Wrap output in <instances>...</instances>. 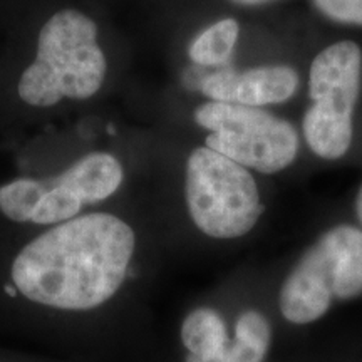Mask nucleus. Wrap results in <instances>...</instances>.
Here are the masks:
<instances>
[{
  "label": "nucleus",
  "instance_id": "1",
  "mask_svg": "<svg viewBox=\"0 0 362 362\" xmlns=\"http://www.w3.org/2000/svg\"><path fill=\"white\" fill-rule=\"evenodd\" d=\"M134 247L133 228L117 216H76L22 248L12 264V282L35 304L96 309L123 285Z\"/></svg>",
  "mask_w": 362,
  "mask_h": 362
},
{
  "label": "nucleus",
  "instance_id": "2",
  "mask_svg": "<svg viewBox=\"0 0 362 362\" xmlns=\"http://www.w3.org/2000/svg\"><path fill=\"white\" fill-rule=\"evenodd\" d=\"M106 71L94 21L64 8L40 29L37 56L22 74L17 90L22 101L35 107L54 106L62 98L88 99L101 89Z\"/></svg>",
  "mask_w": 362,
  "mask_h": 362
},
{
  "label": "nucleus",
  "instance_id": "3",
  "mask_svg": "<svg viewBox=\"0 0 362 362\" xmlns=\"http://www.w3.org/2000/svg\"><path fill=\"white\" fill-rule=\"evenodd\" d=\"M362 293V230L339 225L325 232L298 259L280 288V312L291 324L305 325L327 314L334 298Z\"/></svg>",
  "mask_w": 362,
  "mask_h": 362
},
{
  "label": "nucleus",
  "instance_id": "4",
  "mask_svg": "<svg viewBox=\"0 0 362 362\" xmlns=\"http://www.w3.org/2000/svg\"><path fill=\"white\" fill-rule=\"evenodd\" d=\"M185 194L193 223L211 238L243 237L264 214L250 171L206 146L188 156Z\"/></svg>",
  "mask_w": 362,
  "mask_h": 362
},
{
  "label": "nucleus",
  "instance_id": "5",
  "mask_svg": "<svg viewBox=\"0 0 362 362\" xmlns=\"http://www.w3.org/2000/svg\"><path fill=\"white\" fill-rule=\"evenodd\" d=\"M362 52L352 40H341L317 54L310 66L312 106L304 116L309 148L324 160H339L349 151L352 115L361 93Z\"/></svg>",
  "mask_w": 362,
  "mask_h": 362
},
{
  "label": "nucleus",
  "instance_id": "6",
  "mask_svg": "<svg viewBox=\"0 0 362 362\" xmlns=\"http://www.w3.org/2000/svg\"><path fill=\"white\" fill-rule=\"evenodd\" d=\"M194 121L210 131L206 148L243 168L272 175L297 158L298 136L293 126L260 107L210 101L197 107Z\"/></svg>",
  "mask_w": 362,
  "mask_h": 362
},
{
  "label": "nucleus",
  "instance_id": "7",
  "mask_svg": "<svg viewBox=\"0 0 362 362\" xmlns=\"http://www.w3.org/2000/svg\"><path fill=\"white\" fill-rule=\"evenodd\" d=\"M298 74L288 66H260L245 71H220L202 81L210 101L260 107L279 104L297 93Z\"/></svg>",
  "mask_w": 362,
  "mask_h": 362
},
{
  "label": "nucleus",
  "instance_id": "8",
  "mask_svg": "<svg viewBox=\"0 0 362 362\" xmlns=\"http://www.w3.org/2000/svg\"><path fill=\"white\" fill-rule=\"evenodd\" d=\"M123 166L110 153H89L51 180L81 205H93L106 198L123 183Z\"/></svg>",
  "mask_w": 362,
  "mask_h": 362
},
{
  "label": "nucleus",
  "instance_id": "9",
  "mask_svg": "<svg viewBox=\"0 0 362 362\" xmlns=\"http://www.w3.org/2000/svg\"><path fill=\"white\" fill-rule=\"evenodd\" d=\"M272 342V327L259 310H247L235 322L233 339L214 357L187 356V362H264Z\"/></svg>",
  "mask_w": 362,
  "mask_h": 362
},
{
  "label": "nucleus",
  "instance_id": "10",
  "mask_svg": "<svg viewBox=\"0 0 362 362\" xmlns=\"http://www.w3.org/2000/svg\"><path fill=\"white\" fill-rule=\"evenodd\" d=\"M228 341L223 317L208 307L189 312L181 325V342L188 356L208 359L220 354Z\"/></svg>",
  "mask_w": 362,
  "mask_h": 362
},
{
  "label": "nucleus",
  "instance_id": "11",
  "mask_svg": "<svg viewBox=\"0 0 362 362\" xmlns=\"http://www.w3.org/2000/svg\"><path fill=\"white\" fill-rule=\"evenodd\" d=\"M240 27L235 19H223L210 25L193 40L188 56L194 64L221 66L232 57Z\"/></svg>",
  "mask_w": 362,
  "mask_h": 362
},
{
  "label": "nucleus",
  "instance_id": "12",
  "mask_svg": "<svg viewBox=\"0 0 362 362\" xmlns=\"http://www.w3.org/2000/svg\"><path fill=\"white\" fill-rule=\"evenodd\" d=\"M45 183L33 178H19L0 187V210L17 223L33 221L39 202L45 194Z\"/></svg>",
  "mask_w": 362,
  "mask_h": 362
},
{
  "label": "nucleus",
  "instance_id": "13",
  "mask_svg": "<svg viewBox=\"0 0 362 362\" xmlns=\"http://www.w3.org/2000/svg\"><path fill=\"white\" fill-rule=\"evenodd\" d=\"M314 4L330 21L362 25V0H314Z\"/></svg>",
  "mask_w": 362,
  "mask_h": 362
},
{
  "label": "nucleus",
  "instance_id": "14",
  "mask_svg": "<svg viewBox=\"0 0 362 362\" xmlns=\"http://www.w3.org/2000/svg\"><path fill=\"white\" fill-rule=\"evenodd\" d=\"M356 215H357V220H359V223L362 225V185L356 197Z\"/></svg>",
  "mask_w": 362,
  "mask_h": 362
},
{
  "label": "nucleus",
  "instance_id": "15",
  "mask_svg": "<svg viewBox=\"0 0 362 362\" xmlns=\"http://www.w3.org/2000/svg\"><path fill=\"white\" fill-rule=\"evenodd\" d=\"M230 2L237 4V6H260V4L270 2V0H230Z\"/></svg>",
  "mask_w": 362,
  "mask_h": 362
}]
</instances>
